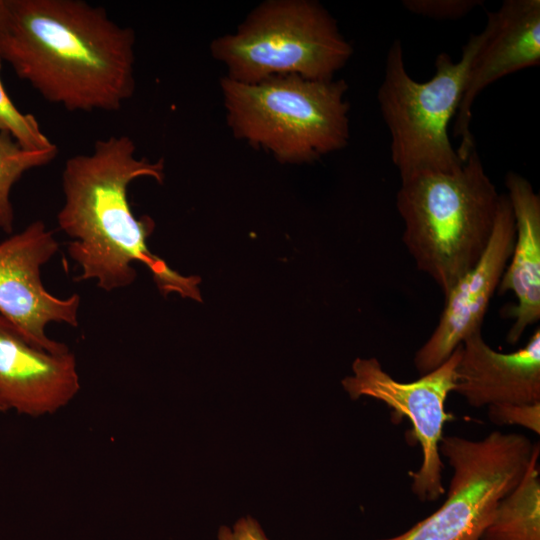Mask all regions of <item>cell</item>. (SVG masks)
Segmentation results:
<instances>
[{"mask_svg": "<svg viewBox=\"0 0 540 540\" xmlns=\"http://www.w3.org/2000/svg\"><path fill=\"white\" fill-rule=\"evenodd\" d=\"M211 52L226 66V77L253 84L282 75L333 79L353 49L319 3L271 0L255 8L235 33L216 38Z\"/></svg>", "mask_w": 540, "mask_h": 540, "instance_id": "obj_6", "label": "cell"}, {"mask_svg": "<svg viewBox=\"0 0 540 540\" xmlns=\"http://www.w3.org/2000/svg\"><path fill=\"white\" fill-rule=\"evenodd\" d=\"M7 15V0H0V30L5 22Z\"/></svg>", "mask_w": 540, "mask_h": 540, "instance_id": "obj_21", "label": "cell"}, {"mask_svg": "<svg viewBox=\"0 0 540 540\" xmlns=\"http://www.w3.org/2000/svg\"><path fill=\"white\" fill-rule=\"evenodd\" d=\"M403 6L410 12L434 19H458L475 7L480 0H404Z\"/></svg>", "mask_w": 540, "mask_h": 540, "instance_id": "obj_18", "label": "cell"}, {"mask_svg": "<svg viewBox=\"0 0 540 540\" xmlns=\"http://www.w3.org/2000/svg\"><path fill=\"white\" fill-rule=\"evenodd\" d=\"M515 240V221L506 194H500L495 224L486 250L444 296L439 321L416 351L414 366L424 375L445 362L469 336L481 332L492 296L510 259Z\"/></svg>", "mask_w": 540, "mask_h": 540, "instance_id": "obj_10", "label": "cell"}, {"mask_svg": "<svg viewBox=\"0 0 540 540\" xmlns=\"http://www.w3.org/2000/svg\"><path fill=\"white\" fill-rule=\"evenodd\" d=\"M135 41L84 0H7L0 56L49 103L115 112L135 92Z\"/></svg>", "mask_w": 540, "mask_h": 540, "instance_id": "obj_1", "label": "cell"}, {"mask_svg": "<svg viewBox=\"0 0 540 540\" xmlns=\"http://www.w3.org/2000/svg\"><path fill=\"white\" fill-rule=\"evenodd\" d=\"M59 243L41 220L0 242V315L31 345L51 353L70 351L49 338L50 323L79 325L80 296L59 298L46 290L41 268L57 253Z\"/></svg>", "mask_w": 540, "mask_h": 540, "instance_id": "obj_9", "label": "cell"}, {"mask_svg": "<svg viewBox=\"0 0 540 540\" xmlns=\"http://www.w3.org/2000/svg\"><path fill=\"white\" fill-rule=\"evenodd\" d=\"M454 392L472 407L540 403V328L511 353L494 350L482 332L461 344Z\"/></svg>", "mask_w": 540, "mask_h": 540, "instance_id": "obj_13", "label": "cell"}, {"mask_svg": "<svg viewBox=\"0 0 540 540\" xmlns=\"http://www.w3.org/2000/svg\"><path fill=\"white\" fill-rule=\"evenodd\" d=\"M483 32L453 126V136L460 138L456 150L462 161L475 148L470 130L475 98L498 79L540 63V1L505 0L499 10L487 12Z\"/></svg>", "mask_w": 540, "mask_h": 540, "instance_id": "obj_11", "label": "cell"}, {"mask_svg": "<svg viewBox=\"0 0 540 540\" xmlns=\"http://www.w3.org/2000/svg\"><path fill=\"white\" fill-rule=\"evenodd\" d=\"M226 118L235 137L280 162H312L349 140L348 90L343 79L272 76L246 84L223 77Z\"/></svg>", "mask_w": 540, "mask_h": 540, "instance_id": "obj_4", "label": "cell"}, {"mask_svg": "<svg viewBox=\"0 0 540 540\" xmlns=\"http://www.w3.org/2000/svg\"><path fill=\"white\" fill-rule=\"evenodd\" d=\"M2 58L0 56V70ZM0 132L10 134L22 147L32 151L57 150L32 114L22 113L8 96L0 78Z\"/></svg>", "mask_w": 540, "mask_h": 540, "instance_id": "obj_17", "label": "cell"}, {"mask_svg": "<svg viewBox=\"0 0 540 540\" xmlns=\"http://www.w3.org/2000/svg\"><path fill=\"white\" fill-rule=\"evenodd\" d=\"M218 540H269L259 523L250 516L239 519L232 528L222 526Z\"/></svg>", "mask_w": 540, "mask_h": 540, "instance_id": "obj_20", "label": "cell"}, {"mask_svg": "<svg viewBox=\"0 0 540 540\" xmlns=\"http://www.w3.org/2000/svg\"><path fill=\"white\" fill-rule=\"evenodd\" d=\"M499 199L476 147L456 171L401 181L396 207L404 223L403 243L417 269L444 296L486 250Z\"/></svg>", "mask_w": 540, "mask_h": 540, "instance_id": "obj_3", "label": "cell"}, {"mask_svg": "<svg viewBox=\"0 0 540 540\" xmlns=\"http://www.w3.org/2000/svg\"><path fill=\"white\" fill-rule=\"evenodd\" d=\"M490 420L497 425H518L540 433V403L488 406Z\"/></svg>", "mask_w": 540, "mask_h": 540, "instance_id": "obj_19", "label": "cell"}, {"mask_svg": "<svg viewBox=\"0 0 540 540\" xmlns=\"http://www.w3.org/2000/svg\"><path fill=\"white\" fill-rule=\"evenodd\" d=\"M539 451L519 484L497 505L480 540H540Z\"/></svg>", "mask_w": 540, "mask_h": 540, "instance_id": "obj_15", "label": "cell"}, {"mask_svg": "<svg viewBox=\"0 0 540 540\" xmlns=\"http://www.w3.org/2000/svg\"><path fill=\"white\" fill-rule=\"evenodd\" d=\"M75 355L31 345L0 315V405L31 417L54 414L80 391Z\"/></svg>", "mask_w": 540, "mask_h": 540, "instance_id": "obj_12", "label": "cell"}, {"mask_svg": "<svg viewBox=\"0 0 540 540\" xmlns=\"http://www.w3.org/2000/svg\"><path fill=\"white\" fill-rule=\"evenodd\" d=\"M3 411H4V409H3V408L1 407V405H0V412H3Z\"/></svg>", "mask_w": 540, "mask_h": 540, "instance_id": "obj_22", "label": "cell"}, {"mask_svg": "<svg viewBox=\"0 0 540 540\" xmlns=\"http://www.w3.org/2000/svg\"><path fill=\"white\" fill-rule=\"evenodd\" d=\"M57 150L32 151L22 147L10 134L0 132V229L12 233L15 213L11 202L14 184L27 171L55 159Z\"/></svg>", "mask_w": 540, "mask_h": 540, "instance_id": "obj_16", "label": "cell"}, {"mask_svg": "<svg viewBox=\"0 0 540 540\" xmlns=\"http://www.w3.org/2000/svg\"><path fill=\"white\" fill-rule=\"evenodd\" d=\"M142 177L162 183L164 161L137 157L126 135L98 139L91 152L66 160L57 224L71 239L67 253L80 269L75 281L94 280L105 292L123 289L135 281L133 263L139 262L164 296L201 301L200 278L179 274L148 248L155 222L147 215L135 217L128 200L130 183Z\"/></svg>", "mask_w": 540, "mask_h": 540, "instance_id": "obj_2", "label": "cell"}, {"mask_svg": "<svg viewBox=\"0 0 540 540\" xmlns=\"http://www.w3.org/2000/svg\"><path fill=\"white\" fill-rule=\"evenodd\" d=\"M460 355L461 345L440 366L411 382L394 379L376 358H357L352 364L353 375L342 380L351 399L366 396L379 400L393 410V417H406L412 424L422 462L409 475L412 491L421 501H434L445 493L439 445L445 422L453 418L445 411V402L456 387Z\"/></svg>", "mask_w": 540, "mask_h": 540, "instance_id": "obj_8", "label": "cell"}, {"mask_svg": "<svg viewBox=\"0 0 540 540\" xmlns=\"http://www.w3.org/2000/svg\"><path fill=\"white\" fill-rule=\"evenodd\" d=\"M483 39V31L472 34L457 62L446 52L438 54L435 74L425 82L415 81L407 72L401 41L390 45L377 98L401 181L426 172H453L464 163L449 140L448 126Z\"/></svg>", "mask_w": 540, "mask_h": 540, "instance_id": "obj_5", "label": "cell"}, {"mask_svg": "<svg viewBox=\"0 0 540 540\" xmlns=\"http://www.w3.org/2000/svg\"><path fill=\"white\" fill-rule=\"evenodd\" d=\"M538 450V443L517 433L493 431L481 440L443 436L439 452L453 469L446 500L404 533L380 540H480Z\"/></svg>", "mask_w": 540, "mask_h": 540, "instance_id": "obj_7", "label": "cell"}, {"mask_svg": "<svg viewBox=\"0 0 540 540\" xmlns=\"http://www.w3.org/2000/svg\"><path fill=\"white\" fill-rule=\"evenodd\" d=\"M505 185L515 221V240L497 293L511 291L517 299L516 304L503 310V316L514 320L506 340L516 344L540 319V197L518 173L508 172Z\"/></svg>", "mask_w": 540, "mask_h": 540, "instance_id": "obj_14", "label": "cell"}]
</instances>
